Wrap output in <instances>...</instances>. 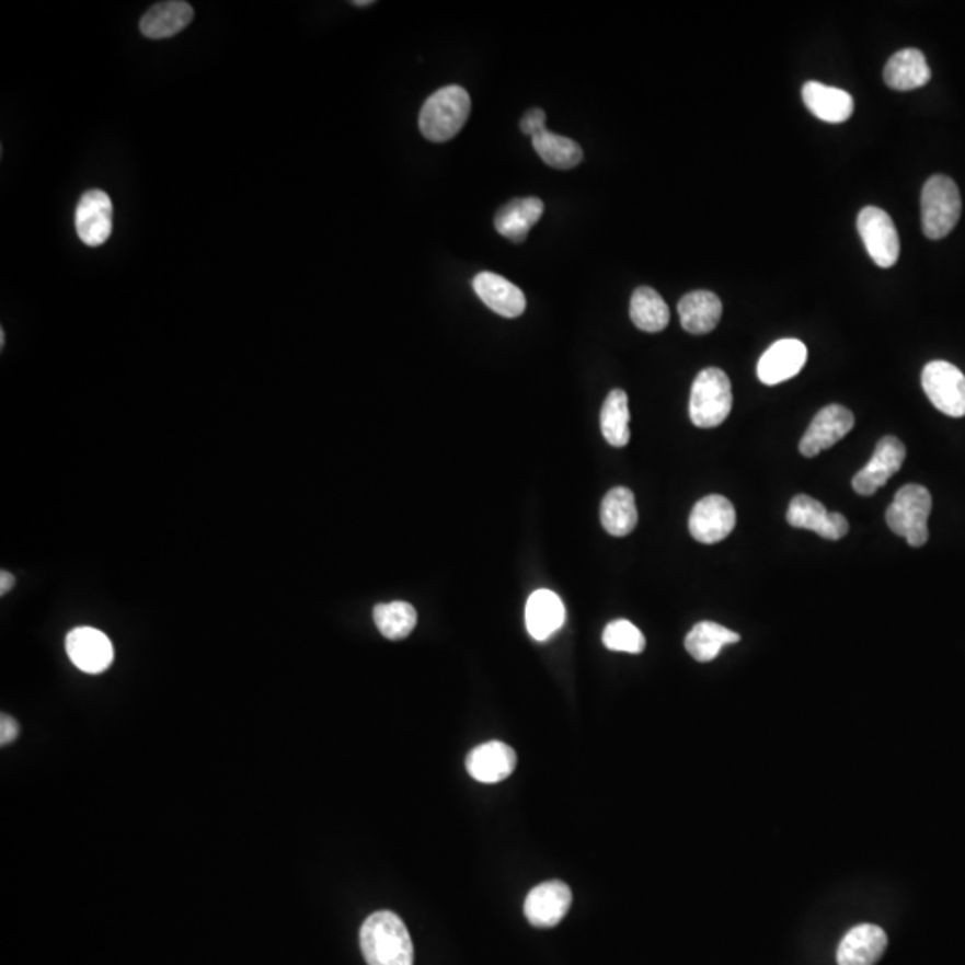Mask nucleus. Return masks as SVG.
I'll return each instance as SVG.
<instances>
[{
    "mask_svg": "<svg viewBox=\"0 0 965 965\" xmlns=\"http://www.w3.org/2000/svg\"><path fill=\"white\" fill-rule=\"evenodd\" d=\"M359 946L369 965H413V942L398 914L376 912L359 932Z\"/></svg>",
    "mask_w": 965,
    "mask_h": 965,
    "instance_id": "1",
    "label": "nucleus"
},
{
    "mask_svg": "<svg viewBox=\"0 0 965 965\" xmlns=\"http://www.w3.org/2000/svg\"><path fill=\"white\" fill-rule=\"evenodd\" d=\"M471 115V95L457 84L440 88L424 102L418 127L427 140L447 141L455 138Z\"/></svg>",
    "mask_w": 965,
    "mask_h": 965,
    "instance_id": "2",
    "label": "nucleus"
},
{
    "mask_svg": "<svg viewBox=\"0 0 965 965\" xmlns=\"http://www.w3.org/2000/svg\"><path fill=\"white\" fill-rule=\"evenodd\" d=\"M962 197L955 181L947 175H932L922 186V231L932 240H941L961 220Z\"/></svg>",
    "mask_w": 965,
    "mask_h": 965,
    "instance_id": "3",
    "label": "nucleus"
},
{
    "mask_svg": "<svg viewBox=\"0 0 965 965\" xmlns=\"http://www.w3.org/2000/svg\"><path fill=\"white\" fill-rule=\"evenodd\" d=\"M932 514V494L927 486H903L887 508L888 528L893 533L907 539L908 545L921 548L928 542V519Z\"/></svg>",
    "mask_w": 965,
    "mask_h": 965,
    "instance_id": "4",
    "label": "nucleus"
},
{
    "mask_svg": "<svg viewBox=\"0 0 965 965\" xmlns=\"http://www.w3.org/2000/svg\"><path fill=\"white\" fill-rule=\"evenodd\" d=\"M732 381L717 367L701 370L690 392V418L698 427H717L732 412Z\"/></svg>",
    "mask_w": 965,
    "mask_h": 965,
    "instance_id": "5",
    "label": "nucleus"
},
{
    "mask_svg": "<svg viewBox=\"0 0 965 965\" xmlns=\"http://www.w3.org/2000/svg\"><path fill=\"white\" fill-rule=\"evenodd\" d=\"M857 228L871 260L878 267H894L901 253V243L891 215L876 206H865L860 211Z\"/></svg>",
    "mask_w": 965,
    "mask_h": 965,
    "instance_id": "6",
    "label": "nucleus"
},
{
    "mask_svg": "<svg viewBox=\"0 0 965 965\" xmlns=\"http://www.w3.org/2000/svg\"><path fill=\"white\" fill-rule=\"evenodd\" d=\"M922 389L933 406L950 417L965 415V376L947 361H932L922 370Z\"/></svg>",
    "mask_w": 965,
    "mask_h": 965,
    "instance_id": "7",
    "label": "nucleus"
},
{
    "mask_svg": "<svg viewBox=\"0 0 965 965\" xmlns=\"http://www.w3.org/2000/svg\"><path fill=\"white\" fill-rule=\"evenodd\" d=\"M737 525V514L733 508L732 501L724 495H706L696 503L690 514V535L701 543H717L728 539Z\"/></svg>",
    "mask_w": 965,
    "mask_h": 965,
    "instance_id": "8",
    "label": "nucleus"
},
{
    "mask_svg": "<svg viewBox=\"0 0 965 965\" xmlns=\"http://www.w3.org/2000/svg\"><path fill=\"white\" fill-rule=\"evenodd\" d=\"M76 233L88 248H101L113 231V203L102 189H88L76 208Z\"/></svg>",
    "mask_w": 965,
    "mask_h": 965,
    "instance_id": "9",
    "label": "nucleus"
},
{
    "mask_svg": "<svg viewBox=\"0 0 965 965\" xmlns=\"http://www.w3.org/2000/svg\"><path fill=\"white\" fill-rule=\"evenodd\" d=\"M853 426V413L849 412L848 407L840 404L823 407L801 438V455L806 458L817 457L819 452L830 449L837 441L842 440Z\"/></svg>",
    "mask_w": 965,
    "mask_h": 965,
    "instance_id": "10",
    "label": "nucleus"
},
{
    "mask_svg": "<svg viewBox=\"0 0 965 965\" xmlns=\"http://www.w3.org/2000/svg\"><path fill=\"white\" fill-rule=\"evenodd\" d=\"M786 520L792 528L811 529L828 540L842 539L849 531V522L845 515L828 512L823 503L805 494L796 495L791 501Z\"/></svg>",
    "mask_w": 965,
    "mask_h": 965,
    "instance_id": "11",
    "label": "nucleus"
},
{
    "mask_svg": "<svg viewBox=\"0 0 965 965\" xmlns=\"http://www.w3.org/2000/svg\"><path fill=\"white\" fill-rule=\"evenodd\" d=\"M68 658L87 675H101L113 664V644L102 631L81 627L67 636Z\"/></svg>",
    "mask_w": 965,
    "mask_h": 965,
    "instance_id": "12",
    "label": "nucleus"
},
{
    "mask_svg": "<svg viewBox=\"0 0 965 965\" xmlns=\"http://www.w3.org/2000/svg\"><path fill=\"white\" fill-rule=\"evenodd\" d=\"M907 458V449L896 437H885L878 441L873 458L868 466L853 478V489L860 495H873L887 483L894 474H898L903 461Z\"/></svg>",
    "mask_w": 965,
    "mask_h": 965,
    "instance_id": "13",
    "label": "nucleus"
},
{
    "mask_svg": "<svg viewBox=\"0 0 965 965\" xmlns=\"http://www.w3.org/2000/svg\"><path fill=\"white\" fill-rule=\"evenodd\" d=\"M573 903V893L567 883L545 882L531 888L525 901L528 921L537 928H553L567 916Z\"/></svg>",
    "mask_w": 965,
    "mask_h": 965,
    "instance_id": "14",
    "label": "nucleus"
},
{
    "mask_svg": "<svg viewBox=\"0 0 965 965\" xmlns=\"http://www.w3.org/2000/svg\"><path fill=\"white\" fill-rule=\"evenodd\" d=\"M808 351L806 345L796 338L778 340L763 353L758 361V379L763 384H780L794 378L805 367Z\"/></svg>",
    "mask_w": 965,
    "mask_h": 965,
    "instance_id": "15",
    "label": "nucleus"
},
{
    "mask_svg": "<svg viewBox=\"0 0 965 965\" xmlns=\"http://www.w3.org/2000/svg\"><path fill=\"white\" fill-rule=\"evenodd\" d=\"M517 766V755L508 744L499 740L481 744L467 755L469 774L480 783H499L512 777Z\"/></svg>",
    "mask_w": 965,
    "mask_h": 965,
    "instance_id": "16",
    "label": "nucleus"
},
{
    "mask_svg": "<svg viewBox=\"0 0 965 965\" xmlns=\"http://www.w3.org/2000/svg\"><path fill=\"white\" fill-rule=\"evenodd\" d=\"M475 294L497 315L517 319L526 310L525 291L494 272H481L472 282Z\"/></svg>",
    "mask_w": 965,
    "mask_h": 965,
    "instance_id": "17",
    "label": "nucleus"
},
{
    "mask_svg": "<svg viewBox=\"0 0 965 965\" xmlns=\"http://www.w3.org/2000/svg\"><path fill=\"white\" fill-rule=\"evenodd\" d=\"M887 933L876 924L851 928L837 950L839 965H874L887 950Z\"/></svg>",
    "mask_w": 965,
    "mask_h": 965,
    "instance_id": "18",
    "label": "nucleus"
},
{
    "mask_svg": "<svg viewBox=\"0 0 965 965\" xmlns=\"http://www.w3.org/2000/svg\"><path fill=\"white\" fill-rule=\"evenodd\" d=\"M194 15V8L185 0L158 2L141 16L140 31L149 39L172 38L189 25Z\"/></svg>",
    "mask_w": 965,
    "mask_h": 965,
    "instance_id": "19",
    "label": "nucleus"
},
{
    "mask_svg": "<svg viewBox=\"0 0 965 965\" xmlns=\"http://www.w3.org/2000/svg\"><path fill=\"white\" fill-rule=\"evenodd\" d=\"M883 79L893 90L910 92L930 83L932 70L921 50L903 49L888 59L883 70Z\"/></svg>",
    "mask_w": 965,
    "mask_h": 965,
    "instance_id": "20",
    "label": "nucleus"
},
{
    "mask_svg": "<svg viewBox=\"0 0 965 965\" xmlns=\"http://www.w3.org/2000/svg\"><path fill=\"white\" fill-rule=\"evenodd\" d=\"M565 622V607L562 599L551 590H537L526 605V628L535 641H548Z\"/></svg>",
    "mask_w": 965,
    "mask_h": 965,
    "instance_id": "21",
    "label": "nucleus"
},
{
    "mask_svg": "<svg viewBox=\"0 0 965 965\" xmlns=\"http://www.w3.org/2000/svg\"><path fill=\"white\" fill-rule=\"evenodd\" d=\"M678 313L687 333L706 335L717 328L723 317V302L712 291H690L679 301Z\"/></svg>",
    "mask_w": 965,
    "mask_h": 965,
    "instance_id": "22",
    "label": "nucleus"
},
{
    "mask_svg": "<svg viewBox=\"0 0 965 965\" xmlns=\"http://www.w3.org/2000/svg\"><path fill=\"white\" fill-rule=\"evenodd\" d=\"M803 101L814 117L828 124H840L853 115L854 101L846 90L817 81L803 87Z\"/></svg>",
    "mask_w": 965,
    "mask_h": 965,
    "instance_id": "23",
    "label": "nucleus"
},
{
    "mask_svg": "<svg viewBox=\"0 0 965 965\" xmlns=\"http://www.w3.org/2000/svg\"><path fill=\"white\" fill-rule=\"evenodd\" d=\"M543 214V203L537 197L515 199L499 209L495 215L494 226L501 237L512 242H525L531 228L539 222Z\"/></svg>",
    "mask_w": 965,
    "mask_h": 965,
    "instance_id": "24",
    "label": "nucleus"
},
{
    "mask_svg": "<svg viewBox=\"0 0 965 965\" xmlns=\"http://www.w3.org/2000/svg\"><path fill=\"white\" fill-rule=\"evenodd\" d=\"M639 522L635 495L627 486L611 489L601 503V525L611 537H627Z\"/></svg>",
    "mask_w": 965,
    "mask_h": 965,
    "instance_id": "25",
    "label": "nucleus"
},
{
    "mask_svg": "<svg viewBox=\"0 0 965 965\" xmlns=\"http://www.w3.org/2000/svg\"><path fill=\"white\" fill-rule=\"evenodd\" d=\"M740 635L717 622H699L685 639V647L698 662H712L717 658L724 645L737 644Z\"/></svg>",
    "mask_w": 965,
    "mask_h": 965,
    "instance_id": "26",
    "label": "nucleus"
},
{
    "mask_svg": "<svg viewBox=\"0 0 965 965\" xmlns=\"http://www.w3.org/2000/svg\"><path fill=\"white\" fill-rule=\"evenodd\" d=\"M630 315L633 324L645 333H658L669 324V306L658 291L650 287L636 288L631 296Z\"/></svg>",
    "mask_w": 965,
    "mask_h": 965,
    "instance_id": "27",
    "label": "nucleus"
},
{
    "mask_svg": "<svg viewBox=\"0 0 965 965\" xmlns=\"http://www.w3.org/2000/svg\"><path fill=\"white\" fill-rule=\"evenodd\" d=\"M531 141H533L535 151L542 158L545 165L567 170L582 163V147L567 136H560L545 129V131L535 135Z\"/></svg>",
    "mask_w": 965,
    "mask_h": 965,
    "instance_id": "28",
    "label": "nucleus"
},
{
    "mask_svg": "<svg viewBox=\"0 0 965 965\" xmlns=\"http://www.w3.org/2000/svg\"><path fill=\"white\" fill-rule=\"evenodd\" d=\"M601 432L613 447L628 446L630 441V407L624 390H611L601 410Z\"/></svg>",
    "mask_w": 965,
    "mask_h": 965,
    "instance_id": "29",
    "label": "nucleus"
},
{
    "mask_svg": "<svg viewBox=\"0 0 965 965\" xmlns=\"http://www.w3.org/2000/svg\"><path fill=\"white\" fill-rule=\"evenodd\" d=\"M374 622L384 639L403 641L417 627V611L410 602H384L374 608Z\"/></svg>",
    "mask_w": 965,
    "mask_h": 965,
    "instance_id": "30",
    "label": "nucleus"
},
{
    "mask_svg": "<svg viewBox=\"0 0 965 965\" xmlns=\"http://www.w3.org/2000/svg\"><path fill=\"white\" fill-rule=\"evenodd\" d=\"M602 644L607 645L610 651L631 653V655H639L645 650V639L642 631L633 622L624 621V619L610 622L605 628Z\"/></svg>",
    "mask_w": 965,
    "mask_h": 965,
    "instance_id": "31",
    "label": "nucleus"
},
{
    "mask_svg": "<svg viewBox=\"0 0 965 965\" xmlns=\"http://www.w3.org/2000/svg\"><path fill=\"white\" fill-rule=\"evenodd\" d=\"M545 129H548L545 127V113L540 107L529 110L525 117H522V120H520V131L531 136V138L535 135H539V133L545 131Z\"/></svg>",
    "mask_w": 965,
    "mask_h": 965,
    "instance_id": "32",
    "label": "nucleus"
},
{
    "mask_svg": "<svg viewBox=\"0 0 965 965\" xmlns=\"http://www.w3.org/2000/svg\"><path fill=\"white\" fill-rule=\"evenodd\" d=\"M20 726L16 723L15 719L10 717V715H2L0 719V743L2 746L5 744L13 743L16 737H19Z\"/></svg>",
    "mask_w": 965,
    "mask_h": 965,
    "instance_id": "33",
    "label": "nucleus"
},
{
    "mask_svg": "<svg viewBox=\"0 0 965 965\" xmlns=\"http://www.w3.org/2000/svg\"><path fill=\"white\" fill-rule=\"evenodd\" d=\"M13 583H15V577H13V574L8 573V571H2V574H0V594L4 596L8 590H11V587H13Z\"/></svg>",
    "mask_w": 965,
    "mask_h": 965,
    "instance_id": "34",
    "label": "nucleus"
},
{
    "mask_svg": "<svg viewBox=\"0 0 965 965\" xmlns=\"http://www.w3.org/2000/svg\"><path fill=\"white\" fill-rule=\"evenodd\" d=\"M372 0H355L353 5H358V8H367V5H372Z\"/></svg>",
    "mask_w": 965,
    "mask_h": 965,
    "instance_id": "35",
    "label": "nucleus"
},
{
    "mask_svg": "<svg viewBox=\"0 0 965 965\" xmlns=\"http://www.w3.org/2000/svg\"><path fill=\"white\" fill-rule=\"evenodd\" d=\"M4 344H5L4 331H0V345H2V347H4Z\"/></svg>",
    "mask_w": 965,
    "mask_h": 965,
    "instance_id": "36",
    "label": "nucleus"
}]
</instances>
